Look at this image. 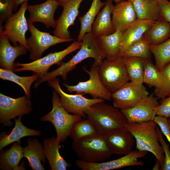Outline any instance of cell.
Instances as JSON below:
<instances>
[{
  "label": "cell",
  "instance_id": "277c9868",
  "mask_svg": "<svg viewBox=\"0 0 170 170\" xmlns=\"http://www.w3.org/2000/svg\"><path fill=\"white\" fill-rule=\"evenodd\" d=\"M52 110L41 118V121H49L54 127L58 143L65 141L70 133L75 124L82 118L81 116L72 114L67 112L62 106L60 96L55 90L52 98Z\"/></svg>",
  "mask_w": 170,
  "mask_h": 170
},
{
  "label": "cell",
  "instance_id": "cb8c5ba5",
  "mask_svg": "<svg viewBox=\"0 0 170 170\" xmlns=\"http://www.w3.org/2000/svg\"><path fill=\"white\" fill-rule=\"evenodd\" d=\"M122 32L117 30L108 35L96 37L99 48L105 58H112L119 55Z\"/></svg>",
  "mask_w": 170,
  "mask_h": 170
},
{
  "label": "cell",
  "instance_id": "d6a6232c",
  "mask_svg": "<svg viewBox=\"0 0 170 170\" xmlns=\"http://www.w3.org/2000/svg\"><path fill=\"white\" fill-rule=\"evenodd\" d=\"M126 70L131 82L143 84L145 60L137 57L124 58Z\"/></svg>",
  "mask_w": 170,
  "mask_h": 170
},
{
  "label": "cell",
  "instance_id": "ac0fdd59",
  "mask_svg": "<svg viewBox=\"0 0 170 170\" xmlns=\"http://www.w3.org/2000/svg\"><path fill=\"white\" fill-rule=\"evenodd\" d=\"M59 5L58 1L47 0L39 4L28 5L27 10L29 14L27 19L28 23L40 22L48 28H55L56 21L54 19V14Z\"/></svg>",
  "mask_w": 170,
  "mask_h": 170
},
{
  "label": "cell",
  "instance_id": "5b68a950",
  "mask_svg": "<svg viewBox=\"0 0 170 170\" xmlns=\"http://www.w3.org/2000/svg\"><path fill=\"white\" fill-rule=\"evenodd\" d=\"M72 148L80 159L88 162H102L112 155L102 134L73 141Z\"/></svg>",
  "mask_w": 170,
  "mask_h": 170
},
{
  "label": "cell",
  "instance_id": "ee69618b",
  "mask_svg": "<svg viewBox=\"0 0 170 170\" xmlns=\"http://www.w3.org/2000/svg\"><path fill=\"white\" fill-rule=\"evenodd\" d=\"M161 167V166L159 161L156 160L155 164L152 168L153 170H160Z\"/></svg>",
  "mask_w": 170,
  "mask_h": 170
},
{
  "label": "cell",
  "instance_id": "44dd1931",
  "mask_svg": "<svg viewBox=\"0 0 170 170\" xmlns=\"http://www.w3.org/2000/svg\"><path fill=\"white\" fill-rule=\"evenodd\" d=\"M155 21L137 19L123 32L119 55H121L132 44L140 39Z\"/></svg>",
  "mask_w": 170,
  "mask_h": 170
},
{
  "label": "cell",
  "instance_id": "b9f144b4",
  "mask_svg": "<svg viewBox=\"0 0 170 170\" xmlns=\"http://www.w3.org/2000/svg\"><path fill=\"white\" fill-rule=\"evenodd\" d=\"M167 98H164L161 104L156 109V116L170 118V95Z\"/></svg>",
  "mask_w": 170,
  "mask_h": 170
},
{
  "label": "cell",
  "instance_id": "7a4b0ae2",
  "mask_svg": "<svg viewBox=\"0 0 170 170\" xmlns=\"http://www.w3.org/2000/svg\"><path fill=\"white\" fill-rule=\"evenodd\" d=\"M85 113L104 135L114 129L125 127L128 123L121 110L104 102L92 105Z\"/></svg>",
  "mask_w": 170,
  "mask_h": 170
},
{
  "label": "cell",
  "instance_id": "681fc988",
  "mask_svg": "<svg viewBox=\"0 0 170 170\" xmlns=\"http://www.w3.org/2000/svg\"></svg>",
  "mask_w": 170,
  "mask_h": 170
},
{
  "label": "cell",
  "instance_id": "e575fe53",
  "mask_svg": "<svg viewBox=\"0 0 170 170\" xmlns=\"http://www.w3.org/2000/svg\"><path fill=\"white\" fill-rule=\"evenodd\" d=\"M150 45V41L144 35L140 39L132 44L121 56L124 58L137 57L144 60L151 58Z\"/></svg>",
  "mask_w": 170,
  "mask_h": 170
},
{
  "label": "cell",
  "instance_id": "4fadbf2b",
  "mask_svg": "<svg viewBox=\"0 0 170 170\" xmlns=\"http://www.w3.org/2000/svg\"><path fill=\"white\" fill-rule=\"evenodd\" d=\"M143 85L128 82L111 94L113 106L120 110L132 107L149 96Z\"/></svg>",
  "mask_w": 170,
  "mask_h": 170
},
{
  "label": "cell",
  "instance_id": "c3c4849f",
  "mask_svg": "<svg viewBox=\"0 0 170 170\" xmlns=\"http://www.w3.org/2000/svg\"><path fill=\"white\" fill-rule=\"evenodd\" d=\"M168 123L170 124V119H168Z\"/></svg>",
  "mask_w": 170,
  "mask_h": 170
},
{
  "label": "cell",
  "instance_id": "7bdbcfd3",
  "mask_svg": "<svg viewBox=\"0 0 170 170\" xmlns=\"http://www.w3.org/2000/svg\"><path fill=\"white\" fill-rule=\"evenodd\" d=\"M28 0H15V4L14 10L16 11L18 6L21 5L25 2L27 1Z\"/></svg>",
  "mask_w": 170,
  "mask_h": 170
},
{
  "label": "cell",
  "instance_id": "d590c367",
  "mask_svg": "<svg viewBox=\"0 0 170 170\" xmlns=\"http://www.w3.org/2000/svg\"><path fill=\"white\" fill-rule=\"evenodd\" d=\"M161 71L154 65L151 58L145 60L143 71L144 83L150 87H157L159 84Z\"/></svg>",
  "mask_w": 170,
  "mask_h": 170
},
{
  "label": "cell",
  "instance_id": "7402d4cb",
  "mask_svg": "<svg viewBox=\"0 0 170 170\" xmlns=\"http://www.w3.org/2000/svg\"><path fill=\"white\" fill-rule=\"evenodd\" d=\"M112 0H107L103 8L97 16L93 24L92 33L95 37L113 33L114 30L111 15L114 7Z\"/></svg>",
  "mask_w": 170,
  "mask_h": 170
},
{
  "label": "cell",
  "instance_id": "8fae6325",
  "mask_svg": "<svg viewBox=\"0 0 170 170\" xmlns=\"http://www.w3.org/2000/svg\"><path fill=\"white\" fill-rule=\"evenodd\" d=\"M30 97L26 95L13 98L0 93V122L3 125L11 126L10 120L18 116L30 113L32 110Z\"/></svg>",
  "mask_w": 170,
  "mask_h": 170
},
{
  "label": "cell",
  "instance_id": "d6986e66",
  "mask_svg": "<svg viewBox=\"0 0 170 170\" xmlns=\"http://www.w3.org/2000/svg\"><path fill=\"white\" fill-rule=\"evenodd\" d=\"M112 22L115 31L123 32L137 19L133 5L128 0L114 6L112 12Z\"/></svg>",
  "mask_w": 170,
  "mask_h": 170
},
{
  "label": "cell",
  "instance_id": "484cf974",
  "mask_svg": "<svg viewBox=\"0 0 170 170\" xmlns=\"http://www.w3.org/2000/svg\"><path fill=\"white\" fill-rule=\"evenodd\" d=\"M27 144L23 148V154L24 157L28 160L30 166L34 170H45L41 163L46 161L43 146L36 139L32 140L30 138Z\"/></svg>",
  "mask_w": 170,
  "mask_h": 170
},
{
  "label": "cell",
  "instance_id": "f35d334b",
  "mask_svg": "<svg viewBox=\"0 0 170 170\" xmlns=\"http://www.w3.org/2000/svg\"><path fill=\"white\" fill-rule=\"evenodd\" d=\"M15 4V0H0V23L7 20L13 14Z\"/></svg>",
  "mask_w": 170,
  "mask_h": 170
},
{
  "label": "cell",
  "instance_id": "83f0119b",
  "mask_svg": "<svg viewBox=\"0 0 170 170\" xmlns=\"http://www.w3.org/2000/svg\"><path fill=\"white\" fill-rule=\"evenodd\" d=\"M21 116L15 119V126L12 132L9 134L3 135L0 138V150H2L5 146L15 142L19 143L22 138L28 136H39L40 131L29 128L22 123Z\"/></svg>",
  "mask_w": 170,
  "mask_h": 170
},
{
  "label": "cell",
  "instance_id": "7dc6e473",
  "mask_svg": "<svg viewBox=\"0 0 170 170\" xmlns=\"http://www.w3.org/2000/svg\"><path fill=\"white\" fill-rule=\"evenodd\" d=\"M47 1H59V0H46Z\"/></svg>",
  "mask_w": 170,
  "mask_h": 170
},
{
  "label": "cell",
  "instance_id": "8992f818",
  "mask_svg": "<svg viewBox=\"0 0 170 170\" xmlns=\"http://www.w3.org/2000/svg\"><path fill=\"white\" fill-rule=\"evenodd\" d=\"M98 71L102 83L111 94L130 80L124 58L120 55L106 58L99 65Z\"/></svg>",
  "mask_w": 170,
  "mask_h": 170
},
{
  "label": "cell",
  "instance_id": "2e32d148",
  "mask_svg": "<svg viewBox=\"0 0 170 170\" xmlns=\"http://www.w3.org/2000/svg\"><path fill=\"white\" fill-rule=\"evenodd\" d=\"M105 136L112 154L125 155L132 151L135 139L131 133L125 127L113 129Z\"/></svg>",
  "mask_w": 170,
  "mask_h": 170
},
{
  "label": "cell",
  "instance_id": "9c48e42d",
  "mask_svg": "<svg viewBox=\"0 0 170 170\" xmlns=\"http://www.w3.org/2000/svg\"><path fill=\"white\" fill-rule=\"evenodd\" d=\"M27 5V1L22 3L19 10L7 20L4 26L0 23V33L7 36L14 46L19 43L30 51L25 36L29 29L25 17Z\"/></svg>",
  "mask_w": 170,
  "mask_h": 170
},
{
  "label": "cell",
  "instance_id": "6da1fadb",
  "mask_svg": "<svg viewBox=\"0 0 170 170\" xmlns=\"http://www.w3.org/2000/svg\"><path fill=\"white\" fill-rule=\"evenodd\" d=\"M80 49L69 61L62 62L60 66L55 70L48 72L36 82L34 87L37 88L43 82L53 80L58 76H61L64 80L67 78L69 72L75 69L76 65L88 58H93L94 62L100 65L105 58L100 51L96 37L91 32L86 33L83 36Z\"/></svg>",
  "mask_w": 170,
  "mask_h": 170
},
{
  "label": "cell",
  "instance_id": "ffe728a7",
  "mask_svg": "<svg viewBox=\"0 0 170 170\" xmlns=\"http://www.w3.org/2000/svg\"><path fill=\"white\" fill-rule=\"evenodd\" d=\"M0 34V67L3 69L13 71L15 60L18 56L26 54L27 49L20 44L13 46L7 36Z\"/></svg>",
  "mask_w": 170,
  "mask_h": 170
},
{
  "label": "cell",
  "instance_id": "ba28073f",
  "mask_svg": "<svg viewBox=\"0 0 170 170\" xmlns=\"http://www.w3.org/2000/svg\"><path fill=\"white\" fill-rule=\"evenodd\" d=\"M99 65L94 62L88 70L85 65L83 67L84 71L89 76V79L85 81H80L76 85H69L65 83L63 85L70 93L76 94H89L94 98H100L104 100H111V94L104 86L99 76Z\"/></svg>",
  "mask_w": 170,
  "mask_h": 170
},
{
  "label": "cell",
  "instance_id": "d4e9b609",
  "mask_svg": "<svg viewBox=\"0 0 170 170\" xmlns=\"http://www.w3.org/2000/svg\"><path fill=\"white\" fill-rule=\"evenodd\" d=\"M23 157V148L19 143H15L9 149L1 153L0 168L5 170H26L24 162L19 166Z\"/></svg>",
  "mask_w": 170,
  "mask_h": 170
},
{
  "label": "cell",
  "instance_id": "4dcf8cb0",
  "mask_svg": "<svg viewBox=\"0 0 170 170\" xmlns=\"http://www.w3.org/2000/svg\"><path fill=\"white\" fill-rule=\"evenodd\" d=\"M150 49L154 56L155 66L158 70L162 71L170 62V37L160 44H150Z\"/></svg>",
  "mask_w": 170,
  "mask_h": 170
},
{
  "label": "cell",
  "instance_id": "f546056e",
  "mask_svg": "<svg viewBox=\"0 0 170 170\" xmlns=\"http://www.w3.org/2000/svg\"><path fill=\"white\" fill-rule=\"evenodd\" d=\"M105 3L106 2H103L101 0H93L88 11L83 16L79 17L81 28L77 37L78 41H81L86 33L91 32L95 18Z\"/></svg>",
  "mask_w": 170,
  "mask_h": 170
},
{
  "label": "cell",
  "instance_id": "603a6c76",
  "mask_svg": "<svg viewBox=\"0 0 170 170\" xmlns=\"http://www.w3.org/2000/svg\"><path fill=\"white\" fill-rule=\"evenodd\" d=\"M43 151L52 170H65L71 166L60 155L59 149L60 147L56 137L44 139Z\"/></svg>",
  "mask_w": 170,
  "mask_h": 170
},
{
  "label": "cell",
  "instance_id": "836d02e7",
  "mask_svg": "<svg viewBox=\"0 0 170 170\" xmlns=\"http://www.w3.org/2000/svg\"><path fill=\"white\" fill-rule=\"evenodd\" d=\"M39 77L37 74L27 76H20L11 70L0 69V78L12 81L20 86L23 89L26 95L30 97L31 86Z\"/></svg>",
  "mask_w": 170,
  "mask_h": 170
},
{
  "label": "cell",
  "instance_id": "4316f807",
  "mask_svg": "<svg viewBox=\"0 0 170 170\" xmlns=\"http://www.w3.org/2000/svg\"><path fill=\"white\" fill-rule=\"evenodd\" d=\"M132 3L137 19L156 21L160 18V9L156 0H128Z\"/></svg>",
  "mask_w": 170,
  "mask_h": 170
},
{
  "label": "cell",
  "instance_id": "74e56055",
  "mask_svg": "<svg viewBox=\"0 0 170 170\" xmlns=\"http://www.w3.org/2000/svg\"><path fill=\"white\" fill-rule=\"evenodd\" d=\"M156 131L158 141L162 147L164 155V163L160 170H170V150L169 145L165 141L163 134L158 126L156 128Z\"/></svg>",
  "mask_w": 170,
  "mask_h": 170
},
{
  "label": "cell",
  "instance_id": "60d3db41",
  "mask_svg": "<svg viewBox=\"0 0 170 170\" xmlns=\"http://www.w3.org/2000/svg\"><path fill=\"white\" fill-rule=\"evenodd\" d=\"M160 9V18L170 23V1L157 0Z\"/></svg>",
  "mask_w": 170,
  "mask_h": 170
},
{
  "label": "cell",
  "instance_id": "8d00e7d4",
  "mask_svg": "<svg viewBox=\"0 0 170 170\" xmlns=\"http://www.w3.org/2000/svg\"><path fill=\"white\" fill-rule=\"evenodd\" d=\"M154 94L158 99H164L170 95V62L161 71L159 83L155 88Z\"/></svg>",
  "mask_w": 170,
  "mask_h": 170
},
{
  "label": "cell",
  "instance_id": "ab89813d",
  "mask_svg": "<svg viewBox=\"0 0 170 170\" xmlns=\"http://www.w3.org/2000/svg\"><path fill=\"white\" fill-rule=\"evenodd\" d=\"M153 121L159 127L162 134L166 137L170 144V124L168 123V118L156 116Z\"/></svg>",
  "mask_w": 170,
  "mask_h": 170
},
{
  "label": "cell",
  "instance_id": "f6af8a7d",
  "mask_svg": "<svg viewBox=\"0 0 170 170\" xmlns=\"http://www.w3.org/2000/svg\"><path fill=\"white\" fill-rule=\"evenodd\" d=\"M69 0H60L58 1L60 5L63 6L65 3Z\"/></svg>",
  "mask_w": 170,
  "mask_h": 170
},
{
  "label": "cell",
  "instance_id": "52a82bcc",
  "mask_svg": "<svg viewBox=\"0 0 170 170\" xmlns=\"http://www.w3.org/2000/svg\"><path fill=\"white\" fill-rule=\"evenodd\" d=\"M81 45V41H75L63 50L50 53L30 63L17 62L14 64L15 68L13 71H31L37 75L39 77L42 78L48 73L51 66L54 64L60 65L62 60L66 56L80 49Z\"/></svg>",
  "mask_w": 170,
  "mask_h": 170
},
{
  "label": "cell",
  "instance_id": "3957f363",
  "mask_svg": "<svg viewBox=\"0 0 170 170\" xmlns=\"http://www.w3.org/2000/svg\"><path fill=\"white\" fill-rule=\"evenodd\" d=\"M157 125L151 120L141 123H128L125 127L132 134L138 150L153 154L161 164L164 162V155L159 143L156 131Z\"/></svg>",
  "mask_w": 170,
  "mask_h": 170
},
{
  "label": "cell",
  "instance_id": "f1b7e54d",
  "mask_svg": "<svg viewBox=\"0 0 170 170\" xmlns=\"http://www.w3.org/2000/svg\"><path fill=\"white\" fill-rule=\"evenodd\" d=\"M150 44L157 45L165 41L170 37V23L159 19L144 35Z\"/></svg>",
  "mask_w": 170,
  "mask_h": 170
},
{
  "label": "cell",
  "instance_id": "9a60e30c",
  "mask_svg": "<svg viewBox=\"0 0 170 170\" xmlns=\"http://www.w3.org/2000/svg\"><path fill=\"white\" fill-rule=\"evenodd\" d=\"M159 104L153 94L142 99L133 106L121 110L128 123H141L153 120Z\"/></svg>",
  "mask_w": 170,
  "mask_h": 170
},
{
  "label": "cell",
  "instance_id": "1f68e13d",
  "mask_svg": "<svg viewBox=\"0 0 170 170\" xmlns=\"http://www.w3.org/2000/svg\"><path fill=\"white\" fill-rule=\"evenodd\" d=\"M101 134L94 123L82 118L73 126L69 136L73 141Z\"/></svg>",
  "mask_w": 170,
  "mask_h": 170
},
{
  "label": "cell",
  "instance_id": "bcb514c9",
  "mask_svg": "<svg viewBox=\"0 0 170 170\" xmlns=\"http://www.w3.org/2000/svg\"><path fill=\"white\" fill-rule=\"evenodd\" d=\"M116 4H117L120 2L124 1L125 0H112Z\"/></svg>",
  "mask_w": 170,
  "mask_h": 170
},
{
  "label": "cell",
  "instance_id": "e0dca14e",
  "mask_svg": "<svg viewBox=\"0 0 170 170\" xmlns=\"http://www.w3.org/2000/svg\"><path fill=\"white\" fill-rule=\"evenodd\" d=\"M83 0H69L63 5L62 12L56 21L54 35L62 39L71 38L68 29L70 26L74 24L79 14L80 5Z\"/></svg>",
  "mask_w": 170,
  "mask_h": 170
},
{
  "label": "cell",
  "instance_id": "30bf717a",
  "mask_svg": "<svg viewBox=\"0 0 170 170\" xmlns=\"http://www.w3.org/2000/svg\"><path fill=\"white\" fill-rule=\"evenodd\" d=\"M48 84L58 93L62 106L67 112L73 114L80 115L82 117L86 116L85 113V111L91 105L105 101L100 98H87L82 94H67L61 88L59 80L56 78L48 81Z\"/></svg>",
  "mask_w": 170,
  "mask_h": 170
},
{
  "label": "cell",
  "instance_id": "5bb4252c",
  "mask_svg": "<svg viewBox=\"0 0 170 170\" xmlns=\"http://www.w3.org/2000/svg\"><path fill=\"white\" fill-rule=\"evenodd\" d=\"M31 36L26 39L27 45L30 48V59L35 60L41 58L43 53L50 47L56 44L71 42L74 39H62L49 33L40 31L33 24L28 23Z\"/></svg>",
  "mask_w": 170,
  "mask_h": 170
},
{
  "label": "cell",
  "instance_id": "7c38bea8",
  "mask_svg": "<svg viewBox=\"0 0 170 170\" xmlns=\"http://www.w3.org/2000/svg\"><path fill=\"white\" fill-rule=\"evenodd\" d=\"M147 152L132 151L118 159L106 162H88L80 159L76 162L77 166L82 170H110L133 166H142L144 163L138 159L144 157Z\"/></svg>",
  "mask_w": 170,
  "mask_h": 170
}]
</instances>
